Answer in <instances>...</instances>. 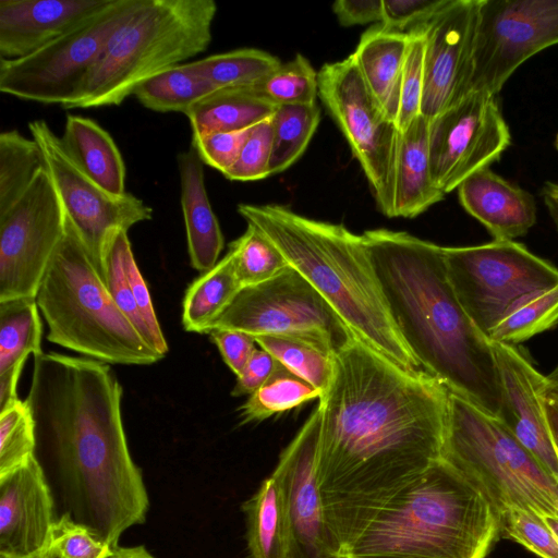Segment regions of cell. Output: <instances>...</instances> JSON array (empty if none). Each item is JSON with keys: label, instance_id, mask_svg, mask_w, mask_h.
Wrapping results in <instances>:
<instances>
[{"label": "cell", "instance_id": "cell-27", "mask_svg": "<svg viewBox=\"0 0 558 558\" xmlns=\"http://www.w3.org/2000/svg\"><path fill=\"white\" fill-rule=\"evenodd\" d=\"M251 558H291V535L286 496L271 473L243 504Z\"/></svg>", "mask_w": 558, "mask_h": 558}, {"label": "cell", "instance_id": "cell-25", "mask_svg": "<svg viewBox=\"0 0 558 558\" xmlns=\"http://www.w3.org/2000/svg\"><path fill=\"white\" fill-rule=\"evenodd\" d=\"M410 33L380 23L365 31L352 53L365 84L385 113L397 121Z\"/></svg>", "mask_w": 558, "mask_h": 558}, {"label": "cell", "instance_id": "cell-31", "mask_svg": "<svg viewBox=\"0 0 558 558\" xmlns=\"http://www.w3.org/2000/svg\"><path fill=\"white\" fill-rule=\"evenodd\" d=\"M187 69L207 80L216 89L253 87L280 66L267 51L241 48L186 62Z\"/></svg>", "mask_w": 558, "mask_h": 558}, {"label": "cell", "instance_id": "cell-35", "mask_svg": "<svg viewBox=\"0 0 558 558\" xmlns=\"http://www.w3.org/2000/svg\"><path fill=\"white\" fill-rule=\"evenodd\" d=\"M323 393L282 364L239 409L242 424L260 422L275 414L320 399Z\"/></svg>", "mask_w": 558, "mask_h": 558}, {"label": "cell", "instance_id": "cell-6", "mask_svg": "<svg viewBox=\"0 0 558 558\" xmlns=\"http://www.w3.org/2000/svg\"><path fill=\"white\" fill-rule=\"evenodd\" d=\"M214 0H141L64 109L119 106L150 77L207 49Z\"/></svg>", "mask_w": 558, "mask_h": 558}, {"label": "cell", "instance_id": "cell-44", "mask_svg": "<svg viewBox=\"0 0 558 558\" xmlns=\"http://www.w3.org/2000/svg\"><path fill=\"white\" fill-rule=\"evenodd\" d=\"M501 536L512 539L541 558H558V543L544 520L532 512L511 509L501 515Z\"/></svg>", "mask_w": 558, "mask_h": 558}, {"label": "cell", "instance_id": "cell-14", "mask_svg": "<svg viewBox=\"0 0 558 558\" xmlns=\"http://www.w3.org/2000/svg\"><path fill=\"white\" fill-rule=\"evenodd\" d=\"M558 44V0H481L470 93L496 96L529 58Z\"/></svg>", "mask_w": 558, "mask_h": 558}, {"label": "cell", "instance_id": "cell-54", "mask_svg": "<svg viewBox=\"0 0 558 558\" xmlns=\"http://www.w3.org/2000/svg\"><path fill=\"white\" fill-rule=\"evenodd\" d=\"M0 558H59V557L47 547V548H45L44 550H41V551H39L37 554H34V555H31V556H26V557H5V556H0Z\"/></svg>", "mask_w": 558, "mask_h": 558}, {"label": "cell", "instance_id": "cell-32", "mask_svg": "<svg viewBox=\"0 0 558 558\" xmlns=\"http://www.w3.org/2000/svg\"><path fill=\"white\" fill-rule=\"evenodd\" d=\"M46 168L38 143L17 130L0 134V214L24 195L36 175Z\"/></svg>", "mask_w": 558, "mask_h": 558}, {"label": "cell", "instance_id": "cell-9", "mask_svg": "<svg viewBox=\"0 0 558 558\" xmlns=\"http://www.w3.org/2000/svg\"><path fill=\"white\" fill-rule=\"evenodd\" d=\"M462 307L487 338L521 302L558 284V269L514 241L444 247Z\"/></svg>", "mask_w": 558, "mask_h": 558}, {"label": "cell", "instance_id": "cell-37", "mask_svg": "<svg viewBox=\"0 0 558 558\" xmlns=\"http://www.w3.org/2000/svg\"><path fill=\"white\" fill-rule=\"evenodd\" d=\"M558 324V284L515 306L492 331L490 342L517 344Z\"/></svg>", "mask_w": 558, "mask_h": 558}, {"label": "cell", "instance_id": "cell-5", "mask_svg": "<svg viewBox=\"0 0 558 558\" xmlns=\"http://www.w3.org/2000/svg\"><path fill=\"white\" fill-rule=\"evenodd\" d=\"M501 536L487 495L439 459L389 500L342 558H486Z\"/></svg>", "mask_w": 558, "mask_h": 558}, {"label": "cell", "instance_id": "cell-20", "mask_svg": "<svg viewBox=\"0 0 558 558\" xmlns=\"http://www.w3.org/2000/svg\"><path fill=\"white\" fill-rule=\"evenodd\" d=\"M56 520L47 475L35 456L0 478V556L44 550Z\"/></svg>", "mask_w": 558, "mask_h": 558}, {"label": "cell", "instance_id": "cell-28", "mask_svg": "<svg viewBox=\"0 0 558 558\" xmlns=\"http://www.w3.org/2000/svg\"><path fill=\"white\" fill-rule=\"evenodd\" d=\"M276 108L254 87L222 88L201 99L185 116L197 135L252 128L271 118Z\"/></svg>", "mask_w": 558, "mask_h": 558}, {"label": "cell", "instance_id": "cell-33", "mask_svg": "<svg viewBox=\"0 0 558 558\" xmlns=\"http://www.w3.org/2000/svg\"><path fill=\"white\" fill-rule=\"evenodd\" d=\"M215 90L207 80L181 63L143 82L133 95L147 109L185 114L192 106Z\"/></svg>", "mask_w": 558, "mask_h": 558}, {"label": "cell", "instance_id": "cell-3", "mask_svg": "<svg viewBox=\"0 0 558 558\" xmlns=\"http://www.w3.org/2000/svg\"><path fill=\"white\" fill-rule=\"evenodd\" d=\"M362 239L392 319L422 368L497 417L502 389L493 345L459 302L444 247L387 229L367 230Z\"/></svg>", "mask_w": 558, "mask_h": 558}, {"label": "cell", "instance_id": "cell-26", "mask_svg": "<svg viewBox=\"0 0 558 558\" xmlns=\"http://www.w3.org/2000/svg\"><path fill=\"white\" fill-rule=\"evenodd\" d=\"M61 142L74 163L90 180L116 195L125 193V165L111 137L96 121L68 114Z\"/></svg>", "mask_w": 558, "mask_h": 558}, {"label": "cell", "instance_id": "cell-36", "mask_svg": "<svg viewBox=\"0 0 558 558\" xmlns=\"http://www.w3.org/2000/svg\"><path fill=\"white\" fill-rule=\"evenodd\" d=\"M256 343L294 375L318 389L323 396L332 376V354L300 339L259 336Z\"/></svg>", "mask_w": 558, "mask_h": 558}, {"label": "cell", "instance_id": "cell-23", "mask_svg": "<svg viewBox=\"0 0 558 558\" xmlns=\"http://www.w3.org/2000/svg\"><path fill=\"white\" fill-rule=\"evenodd\" d=\"M178 166L191 265L205 272L218 263L223 234L207 195L204 163L193 146L179 154Z\"/></svg>", "mask_w": 558, "mask_h": 558}, {"label": "cell", "instance_id": "cell-30", "mask_svg": "<svg viewBox=\"0 0 558 558\" xmlns=\"http://www.w3.org/2000/svg\"><path fill=\"white\" fill-rule=\"evenodd\" d=\"M36 299L0 302V375L22 371L29 354L43 353Z\"/></svg>", "mask_w": 558, "mask_h": 558}, {"label": "cell", "instance_id": "cell-24", "mask_svg": "<svg viewBox=\"0 0 558 558\" xmlns=\"http://www.w3.org/2000/svg\"><path fill=\"white\" fill-rule=\"evenodd\" d=\"M445 194L435 185L429 161V120L418 116L399 132L395 173V217L414 218Z\"/></svg>", "mask_w": 558, "mask_h": 558}, {"label": "cell", "instance_id": "cell-4", "mask_svg": "<svg viewBox=\"0 0 558 558\" xmlns=\"http://www.w3.org/2000/svg\"><path fill=\"white\" fill-rule=\"evenodd\" d=\"M238 211L319 292L356 339L404 369L424 371L392 319L362 235L276 204H240Z\"/></svg>", "mask_w": 558, "mask_h": 558}, {"label": "cell", "instance_id": "cell-39", "mask_svg": "<svg viewBox=\"0 0 558 558\" xmlns=\"http://www.w3.org/2000/svg\"><path fill=\"white\" fill-rule=\"evenodd\" d=\"M253 87L275 106L312 105L318 96V72L298 53Z\"/></svg>", "mask_w": 558, "mask_h": 558}, {"label": "cell", "instance_id": "cell-12", "mask_svg": "<svg viewBox=\"0 0 558 558\" xmlns=\"http://www.w3.org/2000/svg\"><path fill=\"white\" fill-rule=\"evenodd\" d=\"M318 96L360 162L379 210L395 218L399 130L368 89L352 54L320 68Z\"/></svg>", "mask_w": 558, "mask_h": 558}, {"label": "cell", "instance_id": "cell-52", "mask_svg": "<svg viewBox=\"0 0 558 558\" xmlns=\"http://www.w3.org/2000/svg\"><path fill=\"white\" fill-rule=\"evenodd\" d=\"M109 558H155L143 545L117 546Z\"/></svg>", "mask_w": 558, "mask_h": 558}, {"label": "cell", "instance_id": "cell-48", "mask_svg": "<svg viewBox=\"0 0 558 558\" xmlns=\"http://www.w3.org/2000/svg\"><path fill=\"white\" fill-rule=\"evenodd\" d=\"M280 363L264 349H256L231 391L233 397L251 396L277 371Z\"/></svg>", "mask_w": 558, "mask_h": 558}, {"label": "cell", "instance_id": "cell-21", "mask_svg": "<svg viewBox=\"0 0 558 558\" xmlns=\"http://www.w3.org/2000/svg\"><path fill=\"white\" fill-rule=\"evenodd\" d=\"M110 0H0V59L26 57L77 27Z\"/></svg>", "mask_w": 558, "mask_h": 558}, {"label": "cell", "instance_id": "cell-50", "mask_svg": "<svg viewBox=\"0 0 558 558\" xmlns=\"http://www.w3.org/2000/svg\"><path fill=\"white\" fill-rule=\"evenodd\" d=\"M542 196L558 231V183H545L542 189Z\"/></svg>", "mask_w": 558, "mask_h": 558}, {"label": "cell", "instance_id": "cell-51", "mask_svg": "<svg viewBox=\"0 0 558 558\" xmlns=\"http://www.w3.org/2000/svg\"><path fill=\"white\" fill-rule=\"evenodd\" d=\"M544 409L550 435L558 451V403L551 399L545 398Z\"/></svg>", "mask_w": 558, "mask_h": 558}, {"label": "cell", "instance_id": "cell-53", "mask_svg": "<svg viewBox=\"0 0 558 558\" xmlns=\"http://www.w3.org/2000/svg\"><path fill=\"white\" fill-rule=\"evenodd\" d=\"M544 397L558 403V369L549 375V381L544 392Z\"/></svg>", "mask_w": 558, "mask_h": 558}, {"label": "cell", "instance_id": "cell-22", "mask_svg": "<svg viewBox=\"0 0 558 558\" xmlns=\"http://www.w3.org/2000/svg\"><path fill=\"white\" fill-rule=\"evenodd\" d=\"M463 208L497 241L525 235L536 221L534 197L488 167L468 177L459 186Z\"/></svg>", "mask_w": 558, "mask_h": 558}, {"label": "cell", "instance_id": "cell-47", "mask_svg": "<svg viewBox=\"0 0 558 558\" xmlns=\"http://www.w3.org/2000/svg\"><path fill=\"white\" fill-rule=\"evenodd\" d=\"M209 336L225 363L239 376L257 349L255 338L242 331L228 329H214Z\"/></svg>", "mask_w": 558, "mask_h": 558}, {"label": "cell", "instance_id": "cell-42", "mask_svg": "<svg viewBox=\"0 0 558 558\" xmlns=\"http://www.w3.org/2000/svg\"><path fill=\"white\" fill-rule=\"evenodd\" d=\"M47 547L59 558H109L113 551V547L66 513L56 520Z\"/></svg>", "mask_w": 558, "mask_h": 558}, {"label": "cell", "instance_id": "cell-13", "mask_svg": "<svg viewBox=\"0 0 558 558\" xmlns=\"http://www.w3.org/2000/svg\"><path fill=\"white\" fill-rule=\"evenodd\" d=\"M66 213L44 168L24 195L0 214V302L36 299L65 231Z\"/></svg>", "mask_w": 558, "mask_h": 558}, {"label": "cell", "instance_id": "cell-17", "mask_svg": "<svg viewBox=\"0 0 558 558\" xmlns=\"http://www.w3.org/2000/svg\"><path fill=\"white\" fill-rule=\"evenodd\" d=\"M323 409L313 410L281 452L274 474L284 492L291 535V558H342L327 523L316 463Z\"/></svg>", "mask_w": 558, "mask_h": 558}, {"label": "cell", "instance_id": "cell-10", "mask_svg": "<svg viewBox=\"0 0 558 558\" xmlns=\"http://www.w3.org/2000/svg\"><path fill=\"white\" fill-rule=\"evenodd\" d=\"M214 329L242 331L254 338L300 339L329 354L355 338L319 292L290 265L263 283L242 288Z\"/></svg>", "mask_w": 558, "mask_h": 558}, {"label": "cell", "instance_id": "cell-46", "mask_svg": "<svg viewBox=\"0 0 558 558\" xmlns=\"http://www.w3.org/2000/svg\"><path fill=\"white\" fill-rule=\"evenodd\" d=\"M448 0H383L381 25L409 33L428 22Z\"/></svg>", "mask_w": 558, "mask_h": 558}, {"label": "cell", "instance_id": "cell-38", "mask_svg": "<svg viewBox=\"0 0 558 558\" xmlns=\"http://www.w3.org/2000/svg\"><path fill=\"white\" fill-rule=\"evenodd\" d=\"M229 251L242 288L263 283L289 266L275 244L248 223L245 232L230 243Z\"/></svg>", "mask_w": 558, "mask_h": 558}, {"label": "cell", "instance_id": "cell-45", "mask_svg": "<svg viewBox=\"0 0 558 558\" xmlns=\"http://www.w3.org/2000/svg\"><path fill=\"white\" fill-rule=\"evenodd\" d=\"M252 128L193 135L192 146L204 165L223 173L238 159Z\"/></svg>", "mask_w": 558, "mask_h": 558}, {"label": "cell", "instance_id": "cell-18", "mask_svg": "<svg viewBox=\"0 0 558 558\" xmlns=\"http://www.w3.org/2000/svg\"><path fill=\"white\" fill-rule=\"evenodd\" d=\"M481 0H448L424 25L422 114L429 121L470 93Z\"/></svg>", "mask_w": 558, "mask_h": 558}, {"label": "cell", "instance_id": "cell-19", "mask_svg": "<svg viewBox=\"0 0 558 558\" xmlns=\"http://www.w3.org/2000/svg\"><path fill=\"white\" fill-rule=\"evenodd\" d=\"M502 402L498 418L558 485V451L544 409L549 376L513 344L492 342Z\"/></svg>", "mask_w": 558, "mask_h": 558}, {"label": "cell", "instance_id": "cell-34", "mask_svg": "<svg viewBox=\"0 0 558 558\" xmlns=\"http://www.w3.org/2000/svg\"><path fill=\"white\" fill-rule=\"evenodd\" d=\"M319 119L320 112L316 104L277 106L271 116L270 175L281 173L303 155Z\"/></svg>", "mask_w": 558, "mask_h": 558}, {"label": "cell", "instance_id": "cell-56", "mask_svg": "<svg viewBox=\"0 0 558 558\" xmlns=\"http://www.w3.org/2000/svg\"><path fill=\"white\" fill-rule=\"evenodd\" d=\"M556 147L558 148V135H557V138H556Z\"/></svg>", "mask_w": 558, "mask_h": 558}, {"label": "cell", "instance_id": "cell-8", "mask_svg": "<svg viewBox=\"0 0 558 558\" xmlns=\"http://www.w3.org/2000/svg\"><path fill=\"white\" fill-rule=\"evenodd\" d=\"M441 459L474 482L502 515L558 519V485L496 417L450 392Z\"/></svg>", "mask_w": 558, "mask_h": 558}, {"label": "cell", "instance_id": "cell-11", "mask_svg": "<svg viewBox=\"0 0 558 558\" xmlns=\"http://www.w3.org/2000/svg\"><path fill=\"white\" fill-rule=\"evenodd\" d=\"M140 2L110 0L86 22L37 51L19 59H0L1 93L63 107Z\"/></svg>", "mask_w": 558, "mask_h": 558}, {"label": "cell", "instance_id": "cell-49", "mask_svg": "<svg viewBox=\"0 0 558 558\" xmlns=\"http://www.w3.org/2000/svg\"><path fill=\"white\" fill-rule=\"evenodd\" d=\"M332 11L342 26L383 21V0H338Z\"/></svg>", "mask_w": 558, "mask_h": 558}, {"label": "cell", "instance_id": "cell-7", "mask_svg": "<svg viewBox=\"0 0 558 558\" xmlns=\"http://www.w3.org/2000/svg\"><path fill=\"white\" fill-rule=\"evenodd\" d=\"M36 303L50 342L107 364L149 365L162 359L113 302L68 214Z\"/></svg>", "mask_w": 558, "mask_h": 558}, {"label": "cell", "instance_id": "cell-40", "mask_svg": "<svg viewBox=\"0 0 558 558\" xmlns=\"http://www.w3.org/2000/svg\"><path fill=\"white\" fill-rule=\"evenodd\" d=\"M35 449L33 414L27 401L19 399L0 411V478L27 463Z\"/></svg>", "mask_w": 558, "mask_h": 558}, {"label": "cell", "instance_id": "cell-41", "mask_svg": "<svg viewBox=\"0 0 558 558\" xmlns=\"http://www.w3.org/2000/svg\"><path fill=\"white\" fill-rule=\"evenodd\" d=\"M409 33L410 44L403 68L396 121L399 132L404 131L413 120L422 114L425 40L420 27Z\"/></svg>", "mask_w": 558, "mask_h": 558}, {"label": "cell", "instance_id": "cell-2", "mask_svg": "<svg viewBox=\"0 0 558 558\" xmlns=\"http://www.w3.org/2000/svg\"><path fill=\"white\" fill-rule=\"evenodd\" d=\"M122 387L109 364L56 352L34 356L26 401L35 458L53 474L75 522L111 547L142 524L149 498L123 426Z\"/></svg>", "mask_w": 558, "mask_h": 558}, {"label": "cell", "instance_id": "cell-1", "mask_svg": "<svg viewBox=\"0 0 558 558\" xmlns=\"http://www.w3.org/2000/svg\"><path fill=\"white\" fill-rule=\"evenodd\" d=\"M450 391L353 338L332 354L316 473L343 549L396 495L441 459Z\"/></svg>", "mask_w": 558, "mask_h": 558}, {"label": "cell", "instance_id": "cell-43", "mask_svg": "<svg viewBox=\"0 0 558 558\" xmlns=\"http://www.w3.org/2000/svg\"><path fill=\"white\" fill-rule=\"evenodd\" d=\"M272 148L271 118L252 128L235 162L223 172L231 181H256L269 177Z\"/></svg>", "mask_w": 558, "mask_h": 558}, {"label": "cell", "instance_id": "cell-15", "mask_svg": "<svg viewBox=\"0 0 558 558\" xmlns=\"http://www.w3.org/2000/svg\"><path fill=\"white\" fill-rule=\"evenodd\" d=\"M28 129L43 151L64 209L102 277L101 257L108 233L113 229L129 231L134 225L150 220L153 209L131 193L116 195L90 180L45 120L29 122Z\"/></svg>", "mask_w": 558, "mask_h": 558}, {"label": "cell", "instance_id": "cell-55", "mask_svg": "<svg viewBox=\"0 0 558 558\" xmlns=\"http://www.w3.org/2000/svg\"><path fill=\"white\" fill-rule=\"evenodd\" d=\"M542 519L544 520L545 524L547 525V527L549 529L553 536L555 537V539L558 543V519L549 518V517L542 518Z\"/></svg>", "mask_w": 558, "mask_h": 558}, {"label": "cell", "instance_id": "cell-29", "mask_svg": "<svg viewBox=\"0 0 558 558\" xmlns=\"http://www.w3.org/2000/svg\"><path fill=\"white\" fill-rule=\"evenodd\" d=\"M242 289L230 251L211 269L187 288L182 303V325L186 331L209 333L215 322Z\"/></svg>", "mask_w": 558, "mask_h": 558}, {"label": "cell", "instance_id": "cell-16", "mask_svg": "<svg viewBox=\"0 0 558 558\" xmlns=\"http://www.w3.org/2000/svg\"><path fill=\"white\" fill-rule=\"evenodd\" d=\"M496 96L471 92L429 121V161L435 185L450 193L498 160L510 144Z\"/></svg>", "mask_w": 558, "mask_h": 558}]
</instances>
